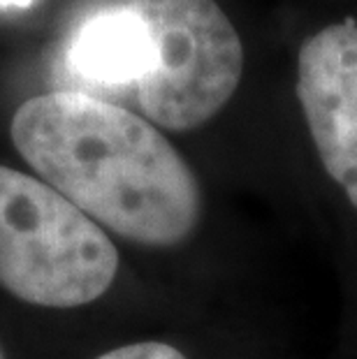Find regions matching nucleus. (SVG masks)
Returning <instances> with one entry per match:
<instances>
[{"instance_id":"nucleus-1","label":"nucleus","mask_w":357,"mask_h":359,"mask_svg":"<svg viewBox=\"0 0 357 359\" xmlns=\"http://www.w3.org/2000/svg\"><path fill=\"white\" fill-rule=\"evenodd\" d=\"M21 158L97 225L142 246H177L200 223L193 170L147 118L100 97H30L10 128Z\"/></svg>"},{"instance_id":"nucleus-4","label":"nucleus","mask_w":357,"mask_h":359,"mask_svg":"<svg viewBox=\"0 0 357 359\" xmlns=\"http://www.w3.org/2000/svg\"><path fill=\"white\" fill-rule=\"evenodd\" d=\"M297 97L325 172L357 209V26L332 24L304 40Z\"/></svg>"},{"instance_id":"nucleus-3","label":"nucleus","mask_w":357,"mask_h":359,"mask_svg":"<svg viewBox=\"0 0 357 359\" xmlns=\"http://www.w3.org/2000/svg\"><path fill=\"white\" fill-rule=\"evenodd\" d=\"M147 26L154 60L137 86L144 116L167 130L214 118L244 74V47L214 0H128Z\"/></svg>"},{"instance_id":"nucleus-6","label":"nucleus","mask_w":357,"mask_h":359,"mask_svg":"<svg viewBox=\"0 0 357 359\" xmlns=\"http://www.w3.org/2000/svg\"><path fill=\"white\" fill-rule=\"evenodd\" d=\"M95 359H188V357L174 346H167V343L142 341V343H130V346L114 348L109 353H105Z\"/></svg>"},{"instance_id":"nucleus-8","label":"nucleus","mask_w":357,"mask_h":359,"mask_svg":"<svg viewBox=\"0 0 357 359\" xmlns=\"http://www.w3.org/2000/svg\"><path fill=\"white\" fill-rule=\"evenodd\" d=\"M0 359H3V353H0Z\"/></svg>"},{"instance_id":"nucleus-7","label":"nucleus","mask_w":357,"mask_h":359,"mask_svg":"<svg viewBox=\"0 0 357 359\" xmlns=\"http://www.w3.org/2000/svg\"><path fill=\"white\" fill-rule=\"evenodd\" d=\"M35 0H0V10H28Z\"/></svg>"},{"instance_id":"nucleus-5","label":"nucleus","mask_w":357,"mask_h":359,"mask_svg":"<svg viewBox=\"0 0 357 359\" xmlns=\"http://www.w3.org/2000/svg\"><path fill=\"white\" fill-rule=\"evenodd\" d=\"M67 60L79 79L95 86H137L151 67L154 47L142 19L121 5L83 21L72 37Z\"/></svg>"},{"instance_id":"nucleus-2","label":"nucleus","mask_w":357,"mask_h":359,"mask_svg":"<svg viewBox=\"0 0 357 359\" xmlns=\"http://www.w3.org/2000/svg\"><path fill=\"white\" fill-rule=\"evenodd\" d=\"M119 273L112 239L42 179L0 165V287L44 309H77Z\"/></svg>"}]
</instances>
